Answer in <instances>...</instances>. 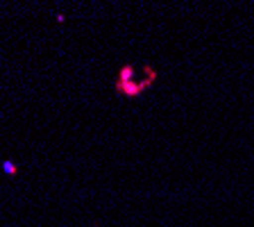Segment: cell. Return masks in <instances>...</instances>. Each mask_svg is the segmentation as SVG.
<instances>
[{"instance_id":"cell-1","label":"cell","mask_w":254,"mask_h":227,"mask_svg":"<svg viewBox=\"0 0 254 227\" xmlns=\"http://www.w3.org/2000/svg\"><path fill=\"white\" fill-rule=\"evenodd\" d=\"M157 79V73H154L150 66H132V64H125L118 73L116 79V91L123 93L125 98H136L143 91L148 89Z\"/></svg>"},{"instance_id":"cell-2","label":"cell","mask_w":254,"mask_h":227,"mask_svg":"<svg viewBox=\"0 0 254 227\" xmlns=\"http://www.w3.org/2000/svg\"><path fill=\"white\" fill-rule=\"evenodd\" d=\"M2 168H5V173H9V175L16 173V166L11 164V161H5V164H2Z\"/></svg>"}]
</instances>
